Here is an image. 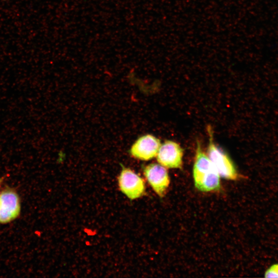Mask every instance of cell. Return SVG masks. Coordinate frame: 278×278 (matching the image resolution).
Instances as JSON below:
<instances>
[{
    "mask_svg": "<svg viewBox=\"0 0 278 278\" xmlns=\"http://www.w3.org/2000/svg\"><path fill=\"white\" fill-rule=\"evenodd\" d=\"M193 172L195 186L198 190L208 192L220 188V176L199 142L197 143Z\"/></svg>",
    "mask_w": 278,
    "mask_h": 278,
    "instance_id": "cell-1",
    "label": "cell"
},
{
    "mask_svg": "<svg viewBox=\"0 0 278 278\" xmlns=\"http://www.w3.org/2000/svg\"><path fill=\"white\" fill-rule=\"evenodd\" d=\"M207 131L208 136L207 155L214 168L219 176L225 179H237L239 174L237 168L230 156L214 143L211 126H207Z\"/></svg>",
    "mask_w": 278,
    "mask_h": 278,
    "instance_id": "cell-2",
    "label": "cell"
},
{
    "mask_svg": "<svg viewBox=\"0 0 278 278\" xmlns=\"http://www.w3.org/2000/svg\"><path fill=\"white\" fill-rule=\"evenodd\" d=\"M20 196L13 188L7 186L0 192V224L9 223L20 215Z\"/></svg>",
    "mask_w": 278,
    "mask_h": 278,
    "instance_id": "cell-3",
    "label": "cell"
},
{
    "mask_svg": "<svg viewBox=\"0 0 278 278\" xmlns=\"http://www.w3.org/2000/svg\"><path fill=\"white\" fill-rule=\"evenodd\" d=\"M118 184L120 190L132 200L140 198L145 191L143 179L128 168H123L118 177Z\"/></svg>",
    "mask_w": 278,
    "mask_h": 278,
    "instance_id": "cell-4",
    "label": "cell"
},
{
    "mask_svg": "<svg viewBox=\"0 0 278 278\" xmlns=\"http://www.w3.org/2000/svg\"><path fill=\"white\" fill-rule=\"evenodd\" d=\"M183 150L180 145L167 140L161 145L157 155L159 164L168 168H181L183 165Z\"/></svg>",
    "mask_w": 278,
    "mask_h": 278,
    "instance_id": "cell-5",
    "label": "cell"
},
{
    "mask_svg": "<svg viewBox=\"0 0 278 278\" xmlns=\"http://www.w3.org/2000/svg\"><path fill=\"white\" fill-rule=\"evenodd\" d=\"M144 173L155 193L160 197H164L170 183L166 167L160 164H150L144 167Z\"/></svg>",
    "mask_w": 278,
    "mask_h": 278,
    "instance_id": "cell-6",
    "label": "cell"
},
{
    "mask_svg": "<svg viewBox=\"0 0 278 278\" xmlns=\"http://www.w3.org/2000/svg\"><path fill=\"white\" fill-rule=\"evenodd\" d=\"M161 145L158 138L151 134H146L139 137L132 145L130 154L141 160H150L157 157Z\"/></svg>",
    "mask_w": 278,
    "mask_h": 278,
    "instance_id": "cell-7",
    "label": "cell"
},
{
    "mask_svg": "<svg viewBox=\"0 0 278 278\" xmlns=\"http://www.w3.org/2000/svg\"><path fill=\"white\" fill-rule=\"evenodd\" d=\"M266 277H278V264L270 266L265 272Z\"/></svg>",
    "mask_w": 278,
    "mask_h": 278,
    "instance_id": "cell-8",
    "label": "cell"
},
{
    "mask_svg": "<svg viewBox=\"0 0 278 278\" xmlns=\"http://www.w3.org/2000/svg\"><path fill=\"white\" fill-rule=\"evenodd\" d=\"M6 178V176H3L2 177H0V187L2 184V183H3L4 181L5 180V179Z\"/></svg>",
    "mask_w": 278,
    "mask_h": 278,
    "instance_id": "cell-9",
    "label": "cell"
}]
</instances>
